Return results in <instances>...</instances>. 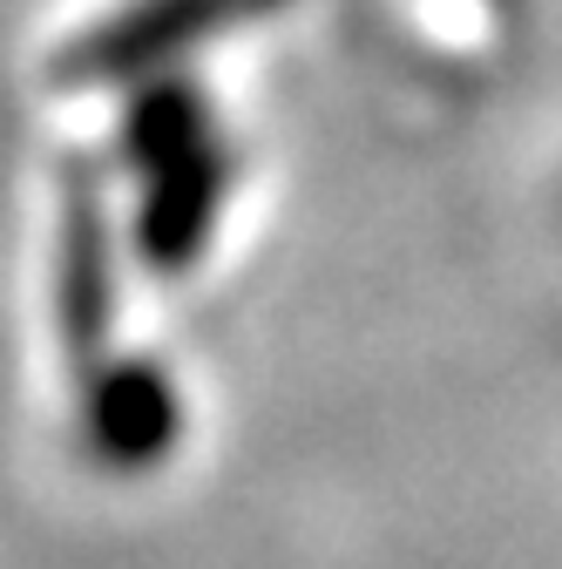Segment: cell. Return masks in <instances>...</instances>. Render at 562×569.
Masks as SVG:
<instances>
[{
	"mask_svg": "<svg viewBox=\"0 0 562 569\" xmlns=\"http://www.w3.org/2000/svg\"><path fill=\"white\" fill-rule=\"evenodd\" d=\"M224 136L197 89L163 82L129 109V177H136V251L157 278L197 264L224 210Z\"/></svg>",
	"mask_w": 562,
	"mask_h": 569,
	"instance_id": "obj_1",
	"label": "cell"
},
{
	"mask_svg": "<svg viewBox=\"0 0 562 569\" xmlns=\"http://www.w3.org/2000/svg\"><path fill=\"white\" fill-rule=\"evenodd\" d=\"M76 413H82L96 461H109V468H150L183 435V400L157 360H109V367L82 373Z\"/></svg>",
	"mask_w": 562,
	"mask_h": 569,
	"instance_id": "obj_2",
	"label": "cell"
}]
</instances>
